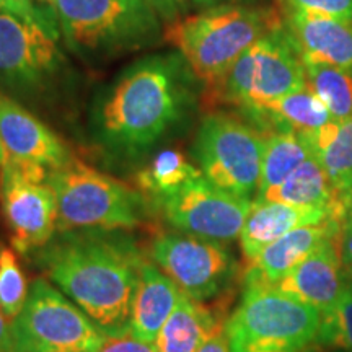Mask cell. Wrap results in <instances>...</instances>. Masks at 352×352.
<instances>
[{"mask_svg": "<svg viewBox=\"0 0 352 352\" xmlns=\"http://www.w3.org/2000/svg\"><path fill=\"white\" fill-rule=\"evenodd\" d=\"M340 232L324 240L272 287L315 307L321 314L333 308L347 285L338 245Z\"/></svg>", "mask_w": 352, "mask_h": 352, "instance_id": "15", "label": "cell"}, {"mask_svg": "<svg viewBox=\"0 0 352 352\" xmlns=\"http://www.w3.org/2000/svg\"><path fill=\"white\" fill-rule=\"evenodd\" d=\"M259 199L283 202L296 208L323 209L338 215L347 214L341 192L315 157L303 162L284 183L266 191Z\"/></svg>", "mask_w": 352, "mask_h": 352, "instance_id": "20", "label": "cell"}, {"mask_svg": "<svg viewBox=\"0 0 352 352\" xmlns=\"http://www.w3.org/2000/svg\"><path fill=\"white\" fill-rule=\"evenodd\" d=\"M192 2H195L196 6H202V7H212V6H217L219 2H222V0H192Z\"/></svg>", "mask_w": 352, "mask_h": 352, "instance_id": "36", "label": "cell"}, {"mask_svg": "<svg viewBox=\"0 0 352 352\" xmlns=\"http://www.w3.org/2000/svg\"><path fill=\"white\" fill-rule=\"evenodd\" d=\"M346 208H347V212L352 214V192L346 197Z\"/></svg>", "mask_w": 352, "mask_h": 352, "instance_id": "38", "label": "cell"}, {"mask_svg": "<svg viewBox=\"0 0 352 352\" xmlns=\"http://www.w3.org/2000/svg\"><path fill=\"white\" fill-rule=\"evenodd\" d=\"M151 258L184 296L208 302L222 296L236 274V263L222 241L184 232L158 235Z\"/></svg>", "mask_w": 352, "mask_h": 352, "instance_id": "10", "label": "cell"}, {"mask_svg": "<svg viewBox=\"0 0 352 352\" xmlns=\"http://www.w3.org/2000/svg\"><path fill=\"white\" fill-rule=\"evenodd\" d=\"M30 285L21 271L13 248L0 245V310L8 320H13L28 298Z\"/></svg>", "mask_w": 352, "mask_h": 352, "instance_id": "27", "label": "cell"}, {"mask_svg": "<svg viewBox=\"0 0 352 352\" xmlns=\"http://www.w3.org/2000/svg\"><path fill=\"white\" fill-rule=\"evenodd\" d=\"M0 352H13L10 320L0 310Z\"/></svg>", "mask_w": 352, "mask_h": 352, "instance_id": "35", "label": "cell"}, {"mask_svg": "<svg viewBox=\"0 0 352 352\" xmlns=\"http://www.w3.org/2000/svg\"><path fill=\"white\" fill-rule=\"evenodd\" d=\"M3 164H6V151H3L2 140H0V171H2Z\"/></svg>", "mask_w": 352, "mask_h": 352, "instance_id": "37", "label": "cell"}, {"mask_svg": "<svg viewBox=\"0 0 352 352\" xmlns=\"http://www.w3.org/2000/svg\"><path fill=\"white\" fill-rule=\"evenodd\" d=\"M223 96L252 111L307 87L302 57L279 25L253 43L219 83Z\"/></svg>", "mask_w": 352, "mask_h": 352, "instance_id": "9", "label": "cell"}, {"mask_svg": "<svg viewBox=\"0 0 352 352\" xmlns=\"http://www.w3.org/2000/svg\"><path fill=\"white\" fill-rule=\"evenodd\" d=\"M338 245H340L342 267H344L346 277L349 279V277H352V214L349 212H347L344 220H342Z\"/></svg>", "mask_w": 352, "mask_h": 352, "instance_id": "32", "label": "cell"}, {"mask_svg": "<svg viewBox=\"0 0 352 352\" xmlns=\"http://www.w3.org/2000/svg\"><path fill=\"white\" fill-rule=\"evenodd\" d=\"M347 284H349L351 287H352V277H349V279H347Z\"/></svg>", "mask_w": 352, "mask_h": 352, "instance_id": "39", "label": "cell"}, {"mask_svg": "<svg viewBox=\"0 0 352 352\" xmlns=\"http://www.w3.org/2000/svg\"><path fill=\"white\" fill-rule=\"evenodd\" d=\"M183 56H148L127 67L101 96V139L124 151L155 144L191 104Z\"/></svg>", "mask_w": 352, "mask_h": 352, "instance_id": "2", "label": "cell"}, {"mask_svg": "<svg viewBox=\"0 0 352 352\" xmlns=\"http://www.w3.org/2000/svg\"><path fill=\"white\" fill-rule=\"evenodd\" d=\"M65 41L85 56H114L152 46L160 15L148 0H50Z\"/></svg>", "mask_w": 352, "mask_h": 352, "instance_id": "4", "label": "cell"}, {"mask_svg": "<svg viewBox=\"0 0 352 352\" xmlns=\"http://www.w3.org/2000/svg\"><path fill=\"white\" fill-rule=\"evenodd\" d=\"M284 30L303 63L352 69V23L302 12L284 13Z\"/></svg>", "mask_w": 352, "mask_h": 352, "instance_id": "17", "label": "cell"}, {"mask_svg": "<svg viewBox=\"0 0 352 352\" xmlns=\"http://www.w3.org/2000/svg\"><path fill=\"white\" fill-rule=\"evenodd\" d=\"M311 155L305 138L294 131H272L264 134L261 179L258 195L279 186Z\"/></svg>", "mask_w": 352, "mask_h": 352, "instance_id": "24", "label": "cell"}, {"mask_svg": "<svg viewBox=\"0 0 352 352\" xmlns=\"http://www.w3.org/2000/svg\"><path fill=\"white\" fill-rule=\"evenodd\" d=\"M318 340L327 346L352 352V287L349 284L334 307L321 314Z\"/></svg>", "mask_w": 352, "mask_h": 352, "instance_id": "28", "label": "cell"}, {"mask_svg": "<svg viewBox=\"0 0 352 352\" xmlns=\"http://www.w3.org/2000/svg\"><path fill=\"white\" fill-rule=\"evenodd\" d=\"M283 13L302 12L352 23V0H277Z\"/></svg>", "mask_w": 352, "mask_h": 352, "instance_id": "29", "label": "cell"}, {"mask_svg": "<svg viewBox=\"0 0 352 352\" xmlns=\"http://www.w3.org/2000/svg\"><path fill=\"white\" fill-rule=\"evenodd\" d=\"M252 202L223 191L201 175L175 195L157 201V206L178 232L226 243L240 236Z\"/></svg>", "mask_w": 352, "mask_h": 352, "instance_id": "12", "label": "cell"}, {"mask_svg": "<svg viewBox=\"0 0 352 352\" xmlns=\"http://www.w3.org/2000/svg\"><path fill=\"white\" fill-rule=\"evenodd\" d=\"M196 352H230L226 334V327L220 328L219 331L215 333L208 342H204Z\"/></svg>", "mask_w": 352, "mask_h": 352, "instance_id": "34", "label": "cell"}, {"mask_svg": "<svg viewBox=\"0 0 352 352\" xmlns=\"http://www.w3.org/2000/svg\"><path fill=\"white\" fill-rule=\"evenodd\" d=\"M223 327L226 323L204 302L183 294L158 333L155 346L158 352H196Z\"/></svg>", "mask_w": 352, "mask_h": 352, "instance_id": "21", "label": "cell"}, {"mask_svg": "<svg viewBox=\"0 0 352 352\" xmlns=\"http://www.w3.org/2000/svg\"><path fill=\"white\" fill-rule=\"evenodd\" d=\"M0 10L12 13V15L19 16L20 20L28 21V23L38 25L46 30L51 36L56 39L59 38V30H57L56 15H46L43 10L34 6L33 0H0Z\"/></svg>", "mask_w": 352, "mask_h": 352, "instance_id": "30", "label": "cell"}, {"mask_svg": "<svg viewBox=\"0 0 352 352\" xmlns=\"http://www.w3.org/2000/svg\"><path fill=\"white\" fill-rule=\"evenodd\" d=\"M321 311L274 287H245L226 321L230 352H303L318 340Z\"/></svg>", "mask_w": 352, "mask_h": 352, "instance_id": "5", "label": "cell"}, {"mask_svg": "<svg viewBox=\"0 0 352 352\" xmlns=\"http://www.w3.org/2000/svg\"><path fill=\"white\" fill-rule=\"evenodd\" d=\"M201 175V170L188 162L182 152L166 148L139 171L138 183L157 202L178 192Z\"/></svg>", "mask_w": 352, "mask_h": 352, "instance_id": "25", "label": "cell"}, {"mask_svg": "<svg viewBox=\"0 0 352 352\" xmlns=\"http://www.w3.org/2000/svg\"><path fill=\"white\" fill-rule=\"evenodd\" d=\"M148 2L155 8L160 19L168 23L178 20V15L184 8V0H148Z\"/></svg>", "mask_w": 352, "mask_h": 352, "instance_id": "33", "label": "cell"}, {"mask_svg": "<svg viewBox=\"0 0 352 352\" xmlns=\"http://www.w3.org/2000/svg\"><path fill=\"white\" fill-rule=\"evenodd\" d=\"M57 201V230H131L145 217L144 197L77 158L46 178Z\"/></svg>", "mask_w": 352, "mask_h": 352, "instance_id": "6", "label": "cell"}, {"mask_svg": "<svg viewBox=\"0 0 352 352\" xmlns=\"http://www.w3.org/2000/svg\"><path fill=\"white\" fill-rule=\"evenodd\" d=\"M263 152L264 134L226 113L202 118L192 147L197 168L210 183L246 199L259 188Z\"/></svg>", "mask_w": 352, "mask_h": 352, "instance_id": "8", "label": "cell"}, {"mask_svg": "<svg viewBox=\"0 0 352 352\" xmlns=\"http://www.w3.org/2000/svg\"><path fill=\"white\" fill-rule=\"evenodd\" d=\"M96 352H158L155 342L139 340L131 329L116 334H104Z\"/></svg>", "mask_w": 352, "mask_h": 352, "instance_id": "31", "label": "cell"}, {"mask_svg": "<svg viewBox=\"0 0 352 352\" xmlns=\"http://www.w3.org/2000/svg\"><path fill=\"white\" fill-rule=\"evenodd\" d=\"M308 87L321 100L333 121L352 118V69L329 64L303 63Z\"/></svg>", "mask_w": 352, "mask_h": 352, "instance_id": "26", "label": "cell"}, {"mask_svg": "<svg viewBox=\"0 0 352 352\" xmlns=\"http://www.w3.org/2000/svg\"><path fill=\"white\" fill-rule=\"evenodd\" d=\"M183 292L155 263L144 261L131 311V333L155 342L158 333L173 314Z\"/></svg>", "mask_w": 352, "mask_h": 352, "instance_id": "19", "label": "cell"}, {"mask_svg": "<svg viewBox=\"0 0 352 352\" xmlns=\"http://www.w3.org/2000/svg\"><path fill=\"white\" fill-rule=\"evenodd\" d=\"M342 217H329L320 223L298 227L263 250L248 261L245 287H272L287 272L315 252L324 240L341 230Z\"/></svg>", "mask_w": 352, "mask_h": 352, "instance_id": "16", "label": "cell"}, {"mask_svg": "<svg viewBox=\"0 0 352 352\" xmlns=\"http://www.w3.org/2000/svg\"><path fill=\"white\" fill-rule=\"evenodd\" d=\"M246 113L252 114L264 129L294 131L298 134L314 132L333 121L327 107L308 85Z\"/></svg>", "mask_w": 352, "mask_h": 352, "instance_id": "22", "label": "cell"}, {"mask_svg": "<svg viewBox=\"0 0 352 352\" xmlns=\"http://www.w3.org/2000/svg\"><path fill=\"white\" fill-rule=\"evenodd\" d=\"M47 173L6 158L0 171V201L12 232V246L20 254L41 250L56 236L57 201Z\"/></svg>", "mask_w": 352, "mask_h": 352, "instance_id": "11", "label": "cell"}, {"mask_svg": "<svg viewBox=\"0 0 352 352\" xmlns=\"http://www.w3.org/2000/svg\"><path fill=\"white\" fill-rule=\"evenodd\" d=\"M329 217H342V215L323 209L296 208V206L258 197L252 202V209L240 232L241 252L248 261H252L266 246L283 239L289 232L303 226L320 223Z\"/></svg>", "mask_w": 352, "mask_h": 352, "instance_id": "18", "label": "cell"}, {"mask_svg": "<svg viewBox=\"0 0 352 352\" xmlns=\"http://www.w3.org/2000/svg\"><path fill=\"white\" fill-rule=\"evenodd\" d=\"M50 283L90 316L103 334L131 329L140 256L124 230H64L34 252Z\"/></svg>", "mask_w": 352, "mask_h": 352, "instance_id": "1", "label": "cell"}, {"mask_svg": "<svg viewBox=\"0 0 352 352\" xmlns=\"http://www.w3.org/2000/svg\"><path fill=\"white\" fill-rule=\"evenodd\" d=\"M279 25L266 10L217 6L170 23L165 39L179 51L197 78L219 85L236 59Z\"/></svg>", "mask_w": 352, "mask_h": 352, "instance_id": "3", "label": "cell"}, {"mask_svg": "<svg viewBox=\"0 0 352 352\" xmlns=\"http://www.w3.org/2000/svg\"><path fill=\"white\" fill-rule=\"evenodd\" d=\"M41 2H46V0H41ZM47 2H50V0H47Z\"/></svg>", "mask_w": 352, "mask_h": 352, "instance_id": "40", "label": "cell"}, {"mask_svg": "<svg viewBox=\"0 0 352 352\" xmlns=\"http://www.w3.org/2000/svg\"><path fill=\"white\" fill-rule=\"evenodd\" d=\"M56 41L41 26L0 10V85L15 91L44 85L63 63Z\"/></svg>", "mask_w": 352, "mask_h": 352, "instance_id": "13", "label": "cell"}, {"mask_svg": "<svg viewBox=\"0 0 352 352\" xmlns=\"http://www.w3.org/2000/svg\"><path fill=\"white\" fill-rule=\"evenodd\" d=\"M0 140L8 160L46 173L63 168L76 158L54 131L2 91Z\"/></svg>", "mask_w": 352, "mask_h": 352, "instance_id": "14", "label": "cell"}, {"mask_svg": "<svg viewBox=\"0 0 352 352\" xmlns=\"http://www.w3.org/2000/svg\"><path fill=\"white\" fill-rule=\"evenodd\" d=\"M10 331L13 352H96L104 338L90 316L43 277L30 285Z\"/></svg>", "mask_w": 352, "mask_h": 352, "instance_id": "7", "label": "cell"}, {"mask_svg": "<svg viewBox=\"0 0 352 352\" xmlns=\"http://www.w3.org/2000/svg\"><path fill=\"white\" fill-rule=\"evenodd\" d=\"M311 155L327 170L342 199L352 192V118L331 121L314 132L302 134Z\"/></svg>", "mask_w": 352, "mask_h": 352, "instance_id": "23", "label": "cell"}]
</instances>
